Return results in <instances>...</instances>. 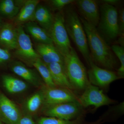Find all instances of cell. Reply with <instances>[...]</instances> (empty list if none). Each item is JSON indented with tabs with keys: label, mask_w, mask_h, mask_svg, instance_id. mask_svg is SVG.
Returning <instances> with one entry per match:
<instances>
[{
	"label": "cell",
	"mask_w": 124,
	"mask_h": 124,
	"mask_svg": "<svg viewBox=\"0 0 124 124\" xmlns=\"http://www.w3.org/2000/svg\"><path fill=\"white\" fill-rule=\"evenodd\" d=\"M48 32L54 45L63 57L68 54L72 47L65 27L64 16L62 12L54 16L53 22Z\"/></svg>",
	"instance_id": "5b68a950"
},
{
	"label": "cell",
	"mask_w": 124,
	"mask_h": 124,
	"mask_svg": "<svg viewBox=\"0 0 124 124\" xmlns=\"http://www.w3.org/2000/svg\"><path fill=\"white\" fill-rule=\"evenodd\" d=\"M0 124H4V123H3V122H2V121H1L0 120Z\"/></svg>",
	"instance_id": "d6a6232c"
},
{
	"label": "cell",
	"mask_w": 124,
	"mask_h": 124,
	"mask_svg": "<svg viewBox=\"0 0 124 124\" xmlns=\"http://www.w3.org/2000/svg\"><path fill=\"white\" fill-rule=\"evenodd\" d=\"M23 116L17 106L0 93V120L5 124H18Z\"/></svg>",
	"instance_id": "8fae6325"
},
{
	"label": "cell",
	"mask_w": 124,
	"mask_h": 124,
	"mask_svg": "<svg viewBox=\"0 0 124 124\" xmlns=\"http://www.w3.org/2000/svg\"><path fill=\"white\" fill-rule=\"evenodd\" d=\"M116 55L120 62V66L117 71V75L122 79L124 77V47L117 45H113L111 48Z\"/></svg>",
	"instance_id": "d4e9b609"
},
{
	"label": "cell",
	"mask_w": 124,
	"mask_h": 124,
	"mask_svg": "<svg viewBox=\"0 0 124 124\" xmlns=\"http://www.w3.org/2000/svg\"><path fill=\"white\" fill-rule=\"evenodd\" d=\"M44 96L41 90L29 97L24 104V110L27 115L31 116L36 113L40 108L43 107Z\"/></svg>",
	"instance_id": "44dd1931"
},
{
	"label": "cell",
	"mask_w": 124,
	"mask_h": 124,
	"mask_svg": "<svg viewBox=\"0 0 124 124\" xmlns=\"http://www.w3.org/2000/svg\"><path fill=\"white\" fill-rule=\"evenodd\" d=\"M101 2L104 4L114 6V5H117L120 2V1L118 0H103L101 1Z\"/></svg>",
	"instance_id": "4dcf8cb0"
},
{
	"label": "cell",
	"mask_w": 124,
	"mask_h": 124,
	"mask_svg": "<svg viewBox=\"0 0 124 124\" xmlns=\"http://www.w3.org/2000/svg\"><path fill=\"white\" fill-rule=\"evenodd\" d=\"M64 20L68 36L89 65L93 61L89 50L86 34L80 17L73 7L70 6L67 9Z\"/></svg>",
	"instance_id": "7a4b0ae2"
},
{
	"label": "cell",
	"mask_w": 124,
	"mask_h": 124,
	"mask_svg": "<svg viewBox=\"0 0 124 124\" xmlns=\"http://www.w3.org/2000/svg\"><path fill=\"white\" fill-rule=\"evenodd\" d=\"M86 34L92 60L97 65L112 70L116 68L117 62L111 49L100 35L96 27L80 17Z\"/></svg>",
	"instance_id": "6da1fadb"
},
{
	"label": "cell",
	"mask_w": 124,
	"mask_h": 124,
	"mask_svg": "<svg viewBox=\"0 0 124 124\" xmlns=\"http://www.w3.org/2000/svg\"><path fill=\"white\" fill-rule=\"evenodd\" d=\"M54 84L57 87L74 91L67 75L64 65L53 62L48 65Z\"/></svg>",
	"instance_id": "5bb4252c"
},
{
	"label": "cell",
	"mask_w": 124,
	"mask_h": 124,
	"mask_svg": "<svg viewBox=\"0 0 124 124\" xmlns=\"http://www.w3.org/2000/svg\"><path fill=\"white\" fill-rule=\"evenodd\" d=\"M124 113V101L117 104L116 106H112L103 115L102 118H105L108 116H120L122 115Z\"/></svg>",
	"instance_id": "484cf974"
},
{
	"label": "cell",
	"mask_w": 124,
	"mask_h": 124,
	"mask_svg": "<svg viewBox=\"0 0 124 124\" xmlns=\"http://www.w3.org/2000/svg\"><path fill=\"white\" fill-rule=\"evenodd\" d=\"M17 41V28L7 23L0 29V44L8 50H15Z\"/></svg>",
	"instance_id": "9a60e30c"
},
{
	"label": "cell",
	"mask_w": 124,
	"mask_h": 124,
	"mask_svg": "<svg viewBox=\"0 0 124 124\" xmlns=\"http://www.w3.org/2000/svg\"><path fill=\"white\" fill-rule=\"evenodd\" d=\"M75 1L73 0H52L50 1V2L53 8L55 10H60Z\"/></svg>",
	"instance_id": "4316f807"
},
{
	"label": "cell",
	"mask_w": 124,
	"mask_h": 124,
	"mask_svg": "<svg viewBox=\"0 0 124 124\" xmlns=\"http://www.w3.org/2000/svg\"><path fill=\"white\" fill-rule=\"evenodd\" d=\"M54 16L47 7L38 4L36 9L32 22L36 21L40 26L48 31L50 30L54 21Z\"/></svg>",
	"instance_id": "d6986e66"
},
{
	"label": "cell",
	"mask_w": 124,
	"mask_h": 124,
	"mask_svg": "<svg viewBox=\"0 0 124 124\" xmlns=\"http://www.w3.org/2000/svg\"><path fill=\"white\" fill-rule=\"evenodd\" d=\"M78 102L84 108L93 106L94 110L103 106H108L117 102L106 95L103 90L90 83L82 94L78 96Z\"/></svg>",
	"instance_id": "52a82bcc"
},
{
	"label": "cell",
	"mask_w": 124,
	"mask_h": 124,
	"mask_svg": "<svg viewBox=\"0 0 124 124\" xmlns=\"http://www.w3.org/2000/svg\"><path fill=\"white\" fill-rule=\"evenodd\" d=\"M33 66L41 76L46 86L50 87H56L54 84L50 71L48 66L43 62L40 58H38L32 63Z\"/></svg>",
	"instance_id": "7402d4cb"
},
{
	"label": "cell",
	"mask_w": 124,
	"mask_h": 124,
	"mask_svg": "<svg viewBox=\"0 0 124 124\" xmlns=\"http://www.w3.org/2000/svg\"><path fill=\"white\" fill-rule=\"evenodd\" d=\"M100 13L97 26L100 35L108 41L115 40L119 36L117 9L113 6L102 3L100 6Z\"/></svg>",
	"instance_id": "277c9868"
},
{
	"label": "cell",
	"mask_w": 124,
	"mask_h": 124,
	"mask_svg": "<svg viewBox=\"0 0 124 124\" xmlns=\"http://www.w3.org/2000/svg\"><path fill=\"white\" fill-rule=\"evenodd\" d=\"M118 28L119 36H122L124 35V9L122 8L118 12Z\"/></svg>",
	"instance_id": "83f0119b"
},
{
	"label": "cell",
	"mask_w": 124,
	"mask_h": 124,
	"mask_svg": "<svg viewBox=\"0 0 124 124\" xmlns=\"http://www.w3.org/2000/svg\"><path fill=\"white\" fill-rule=\"evenodd\" d=\"M99 124V121H98V122H95V123H93V124Z\"/></svg>",
	"instance_id": "1f68e13d"
},
{
	"label": "cell",
	"mask_w": 124,
	"mask_h": 124,
	"mask_svg": "<svg viewBox=\"0 0 124 124\" xmlns=\"http://www.w3.org/2000/svg\"><path fill=\"white\" fill-rule=\"evenodd\" d=\"M89 69L87 71L88 78L91 84L106 91L111 83L122 79L117 73L112 70L101 68L93 62L90 63Z\"/></svg>",
	"instance_id": "9c48e42d"
},
{
	"label": "cell",
	"mask_w": 124,
	"mask_h": 124,
	"mask_svg": "<svg viewBox=\"0 0 124 124\" xmlns=\"http://www.w3.org/2000/svg\"><path fill=\"white\" fill-rule=\"evenodd\" d=\"M25 28L39 43L53 44L48 31L40 26L36 23L32 21L28 22L25 23Z\"/></svg>",
	"instance_id": "ac0fdd59"
},
{
	"label": "cell",
	"mask_w": 124,
	"mask_h": 124,
	"mask_svg": "<svg viewBox=\"0 0 124 124\" xmlns=\"http://www.w3.org/2000/svg\"><path fill=\"white\" fill-rule=\"evenodd\" d=\"M84 117L67 120L55 117H42L38 119L36 124H83Z\"/></svg>",
	"instance_id": "cb8c5ba5"
},
{
	"label": "cell",
	"mask_w": 124,
	"mask_h": 124,
	"mask_svg": "<svg viewBox=\"0 0 124 124\" xmlns=\"http://www.w3.org/2000/svg\"><path fill=\"white\" fill-rule=\"evenodd\" d=\"M19 10V7L13 0H4L0 2V12L8 17H16Z\"/></svg>",
	"instance_id": "603a6c76"
},
{
	"label": "cell",
	"mask_w": 124,
	"mask_h": 124,
	"mask_svg": "<svg viewBox=\"0 0 124 124\" xmlns=\"http://www.w3.org/2000/svg\"><path fill=\"white\" fill-rule=\"evenodd\" d=\"M75 2L82 18L91 25L97 26L100 17L97 2L94 0H78Z\"/></svg>",
	"instance_id": "7c38bea8"
},
{
	"label": "cell",
	"mask_w": 124,
	"mask_h": 124,
	"mask_svg": "<svg viewBox=\"0 0 124 124\" xmlns=\"http://www.w3.org/2000/svg\"><path fill=\"white\" fill-rule=\"evenodd\" d=\"M36 50L41 59L47 66L53 62L64 64V57L54 44L39 43L36 46Z\"/></svg>",
	"instance_id": "4fadbf2b"
},
{
	"label": "cell",
	"mask_w": 124,
	"mask_h": 124,
	"mask_svg": "<svg viewBox=\"0 0 124 124\" xmlns=\"http://www.w3.org/2000/svg\"><path fill=\"white\" fill-rule=\"evenodd\" d=\"M17 41L15 54L17 57L32 66L36 60L39 58V55L33 48L29 36L25 32L22 25H17Z\"/></svg>",
	"instance_id": "ba28073f"
},
{
	"label": "cell",
	"mask_w": 124,
	"mask_h": 124,
	"mask_svg": "<svg viewBox=\"0 0 124 124\" xmlns=\"http://www.w3.org/2000/svg\"><path fill=\"white\" fill-rule=\"evenodd\" d=\"M64 59L67 75L73 89L84 91L90 84L87 71L73 48L68 54L64 57Z\"/></svg>",
	"instance_id": "3957f363"
},
{
	"label": "cell",
	"mask_w": 124,
	"mask_h": 124,
	"mask_svg": "<svg viewBox=\"0 0 124 124\" xmlns=\"http://www.w3.org/2000/svg\"><path fill=\"white\" fill-rule=\"evenodd\" d=\"M39 2L38 0H28L24 2L15 17V22L17 26L32 21L36 9Z\"/></svg>",
	"instance_id": "e0dca14e"
},
{
	"label": "cell",
	"mask_w": 124,
	"mask_h": 124,
	"mask_svg": "<svg viewBox=\"0 0 124 124\" xmlns=\"http://www.w3.org/2000/svg\"><path fill=\"white\" fill-rule=\"evenodd\" d=\"M41 91L44 96L42 108L67 102L78 101V96L73 91L60 87H50L42 85Z\"/></svg>",
	"instance_id": "30bf717a"
},
{
	"label": "cell",
	"mask_w": 124,
	"mask_h": 124,
	"mask_svg": "<svg viewBox=\"0 0 124 124\" xmlns=\"http://www.w3.org/2000/svg\"><path fill=\"white\" fill-rule=\"evenodd\" d=\"M18 124H36L31 116L26 115L23 116Z\"/></svg>",
	"instance_id": "f546056e"
},
{
	"label": "cell",
	"mask_w": 124,
	"mask_h": 124,
	"mask_svg": "<svg viewBox=\"0 0 124 124\" xmlns=\"http://www.w3.org/2000/svg\"><path fill=\"white\" fill-rule=\"evenodd\" d=\"M11 58V54L8 50L0 47V64L8 62Z\"/></svg>",
	"instance_id": "f1b7e54d"
},
{
	"label": "cell",
	"mask_w": 124,
	"mask_h": 124,
	"mask_svg": "<svg viewBox=\"0 0 124 124\" xmlns=\"http://www.w3.org/2000/svg\"><path fill=\"white\" fill-rule=\"evenodd\" d=\"M2 80L4 87L8 93L11 94L22 93L28 88L26 83L9 75L2 76Z\"/></svg>",
	"instance_id": "ffe728a7"
},
{
	"label": "cell",
	"mask_w": 124,
	"mask_h": 124,
	"mask_svg": "<svg viewBox=\"0 0 124 124\" xmlns=\"http://www.w3.org/2000/svg\"><path fill=\"white\" fill-rule=\"evenodd\" d=\"M78 102L62 103L42 108V112L46 116L62 119L71 120L84 117L85 111Z\"/></svg>",
	"instance_id": "8992f818"
},
{
	"label": "cell",
	"mask_w": 124,
	"mask_h": 124,
	"mask_svg": "<svg viewBox=\"0 0 124 124\" xmlns=\"http://www.w3.org/2000/svg\"><path fill=\"white\" fill-rule=\"evenodd\" d=\"M11 69L14 73L34 86L42 85L38 75L21 62H14L11 64Z\"/></svg>",
	"instance_id": "2e32d148"
}]
</instances>
